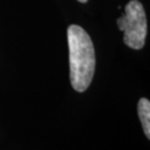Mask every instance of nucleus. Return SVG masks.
<instances>
[{
  "instance_id": "obj_2",
  "label": "nucleus",
  "mask_w": 150,
  "mask_h": 150,
  "mask_svg": "<svg viewBox=\"0 0 150 150\" xmlns=\"http://www.w3.org/2000/svg\"><path fill=\"white\" fill-rule=\"evenodd\" d=\"M117 26L123 31V41L129 48L139 50L144 47L147 37V18L140 1H129L125 8V15L117 20Z\"/></svg>"
},
{
  "instance_id": "obj_1",
  "label": "nucleus",
  "mask_w": 150,
  "mask_h": 150,
  "mask_svg": "<svg viewBox=\"0 0 150 150\" xmlns=\"http://www.w3.org/2000/svg\"><path fill=\"white\" fill-rule=\"evenodd\" d=\"M69 47V67L71 86L78 92H83L90 86L96 68L95 48L87 31L77 25L67 30Z\"/></svg>"
},
{
  "instance_id": "obj_3",
  "label": "nucleus",
  "mask_w": 150,
  "mask_h": 150,
  "mask_svg": "<svg viewBox=\"0 0 150 150\" xmlns=\"http://www.w3.org/2000/svg\"><path fill=\"white\" fill-rule=\"evenodd\" d=\"M138 113L147 138H150V102L146 98H141L138 102Z\"/></svg>"
},
{
  "instance_id": "obj_4",
  "label": "nucleus",
  "mask_w": 150,
  "mask_h": 150,
  "mask_svg": "<svg viewBox=\"0 0 150 150\" xmlns=\"http://www.w3.org/2000/svg\"><path fill=\"white\" fill-rule=\"evenodd\" d=\"M78 1H79V2H82V4H85V2H87L88 0H78Z\"/></svg>"
}]
</instances>
